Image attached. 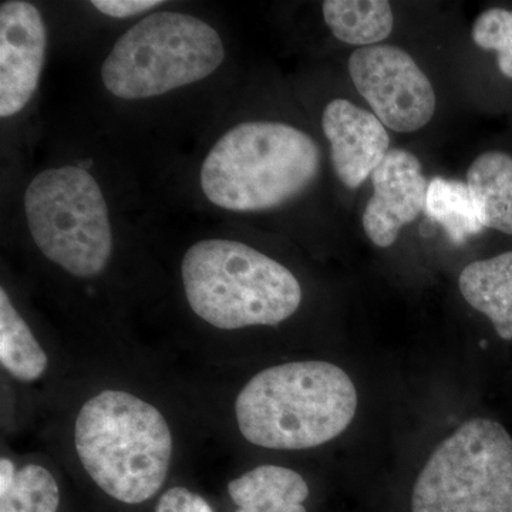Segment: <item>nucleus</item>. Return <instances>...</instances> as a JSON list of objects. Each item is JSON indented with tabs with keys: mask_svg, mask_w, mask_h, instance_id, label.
Wrapping results in <instances>:
<instances>
[{
	"mask_svg": "<svg viewBox=\"0 0 512 512\" xmlns=\"http://www.w3.org/2000/svg\"><path fill=\"white\" fill-rule=\"evenodd\" d=\"M461 295L493 323L501 339L512 340V251L467 265Z\"/></svg>",
	"mask_w": 512,
	"mask_h": 512,
	"instance_id": "obj_13",
	"label": "nucleus"
},
{
	"mask_svg": "<svg viewBox=\"0 0 512 512\" xmlns=\"http://www.w3.org/2000/svg\"><path fill=\"white\" fill-rule=\"evenodd\" d=\"M426 214L446 229L451 241L461 244L483 231L467 183L436 177L427 188Z\"/></svg>",
	"mask_w": 512,
	"mask_h": 512,
	"instance_id": "obj_17",
	"label": "nucleus"
},
{
	"mask_svg": "<svg viewBox=\"0 0 512 512\" xmlns=\"http://www.w3.org/2000/svg\"><path fill=\"white\" fill-rule=\"evenodd\" d=\"M30 237L47 261L77 279L97 278L113 255L109 207L92 173L47 168L25 191Z\"/></svg>",
	"mask_w": 512,
	"mask_h": 512,
	"instance_id": "obj_6",
	"label": "nucleus"
},
{
	"mask_svg": "<svg viewBox=\"0 0 512 512\" xmlns=\"http://www.w3.org/2000/svg\"><path fill=\"white\" fill-rule=\"evenodd\" d=\"M154 512H214V510L200 494L188 490L183 485H175L164 491Z\"/></svg>",
	"mask_w": 512,
	"mask_h": 512,
	"instance_id": "obj_20",
	"label": "nucleus"
},
{
	"mask_svg": "<svg viewBox=\"0 0 512 512\" xmlns=\"http://www.w3.org/2000/svg\"><path fill=\"white\" fill-rule=\"evenodd\" d=\"M412 512H512V437L473 419L436 448L413 488Z\"/></svg>",
	"mask_w": 512,
	"mask_h": 512,
	"instance_id": "obj_7",
	"label": "nucleus"
},
{
	"mask_svg": "<svg viewBox=\"0 0 512 512\" xmlns=\"http://www.w3.org/2000/svg\"><path fill=\"white\" fill-rule=\"evenodd\" d=\"M237 512H306L309 487L298 471L262 464L228 484Z\"/></svg>",
	"mask_w": 512,
	"mask_h": 512,
	"instance_id": "obj_12",
	"label": "nucleus"
},
{
	"mask_svg": "<svg viewBox=\"0 0 512 512\" xmlns=\"http://www.w3.org/2000/svg\"><path fill=\"white\" fill-rule=\"evenodd\" d=\"M471 35L481 49L497 52L501 73L512 79V10H485L474 22Z\"/></svg>",
	"mask_w": 512,
	"mask_h": 512,
	"instance_id": "obj_19",
	"label": "nucleus"
},
{
	"mask_svg": "<svg viewBox=\"0 0 512 512\" xmlns=\"http://www.w3.org/2000/svg\"><path fill=\"white\" fill-rule=\"evenodd\" d=\"M467 185L484 228L512 235V157L503 151L478 156L467 171Z\"/></svg>",
	"mask_w": 512,
	"mask_h": 512,
	"instance_id": "obj_14",
	"label": "nucleus"
},
{
	"mask_svg": "<svg viewBox=\"0 0 512 512\" xmlns=\"http://www.w3.org/2000/svg\"><path fill=\"white\" fill-rule=\"evenodd\" d=\"M0 365L16 382H40L50 369V357L29 323L0 288Z\"/></svg>",
	"mask_w": 512,
	"mask_h": 512,
	"instance_id": "obj_15",
	"label": "nucleus"
},
{
	"mask_svg": "<svg viewBox=\"0 0 512 512\" xmlns=\"http://www.w3.org/2000/svg\"><path fill=\"white\" fill-rule=\"evenodd\" d=\"M181 282L192 313L225 332L279 325L302 303V286L286 266L231 239H202L188 248Z\"/></svg>",
	"mask_w": 512,
	"mask_h": 512,
	"instance_id": "obj_4",
	"label": "nucleus"
},
{
	"mask_svg": "<svg viewBox=\"0 0 512 512\" xmlns=\"http://www.w3.org/2000/svg\"><path fill=\"white\" fill-rule=\"evenodd\" d=\"M320 163V148L305 131L279 121H245L205 157L201 190L222 210H274L315 183Z\"/></svg>",
	"mask_w": 512,
	"mask_h": 512,
	"instance_id": "obj_3",
	"label": "nucleus"
},
{
	"mask_svg": "<svg viewBox=\"0 0 512 512\" xmlns=\"http://www.w3.org/2000/svg\"><path fill=\"white\" fill-rule=\"evenodd\" d=\"M323 133L330 143L333 170L345 187L359 188L390 151V137L372 111L336 99L325 107Z\"/></svg>",
	"mask_w": 512,
	"mask_h": 512,
	"instance_id": "obj_11",
	"label": "nucleus"
},
{
	"mask_svg": "<svg viewBox=\"0 0 512 512\" xmlns=\"http://www.w3.org/2000/svg\"><path fill=\"white\" fill-rule=\"evenodd\" d=\"M322 10L333 36L360 49L379 45L393 30V9L386 0H326Z\"/></svg>",
	"mask_w": 512,
	"mask_h": 512,
	"instance_id": "obj_16",
	"label": "nucleus"
},
{
	"mask_svg": "<svg viewBox=\"0 0 512 512\" xmlns=\"http://www.w3.org/2000/svg\"><path fill=\"white\" fill-rule=\"evenodd\" d=\"M72 444L86 476L111 500L147 503L170 476L175 436L156 403L120 387L87 397L74 416Z\"/></svg>",
	"mask_w": 512,
	"mask_h": 512,
	"instance_id": "obj_1",
	"label": "nucleus"
},
{
	"mask_svg": "<svg viewBox=\"0 0 512 512\" xmlns=\"http://www.w3.org/2000/svg\"><path fill=\"white\" fill-rule=\"evenodd\" d=\"M62 493L55 474L45 464L25 463L15 481L0 494V512H57Z\"/></svg>",
	"mask_w": 512,
	"mask_h": 512,
	"instance_id": "obj_18",
	"label": "nucleus"
},
{
	"mask_svg": "<svg viewBox=\"0 0 512 512\" xmlns=\"http://www.w3.org/2000/svg\"><path fill=\"white\" fill-rule=\"evenodd\" d=\"M47 50V29L33 3L0 6V117L16 116L35 96Z\"/></svg>",
	"mask_w": 512,
	"mask_h": 512,
	"instance_id": "obj_9",
	"label": "nucleus"
},
{
	"mask_svg": "<svg viewBox=\"0 0 512 512\" xmlns=\"http://www.w3.org/2000/svg\"><path fill=\"white\" fill-rule=\"evenodd\" d=\"M373 195L363 212L367 238L380 248L392 247L400 231L426 210L427 178L419 158L402 150H390L372 174Z\"/></svg>",
	"mask_w": 512,
	"mask_h": 512,
	"instance_id": "obj_10",
	"label": "nucleus"
},
{
	"mask_svg": "<svg viewBox=\"0 0 512 512\" xmlns=\"http://www.w3.org/2000/svg\"><path fill=\"white\" fill-rule=\"evenodd\" d=\"M94 8L110 18L127 19L164 5L161 0H94Z\"/></svg>",
	"mask_w": 512,
	"mask_h": 512,
	"instance_id": "obj_21",
	"label": "nucleus"
},
{
	"mask_svg": "<svg viewBox=\"0 0 512 512\" xmlns=\"http://www.w3.org/2000/svg\"><path fill=\"white\" fill-rule=\"evenodd\" d=\"M16 471H18V464L9 457L3 456L0 460V494H5L12 487Z\"/></svg>",
	"mask_w": 512,
	"mask_h": 512,
	"instance_id": "obj_22",
	"label": "nucleus"
},
{
	"mask_svg": "<svg viewBox=\"0 0 512 512\" xmlns=\"http://www.w3.org/2000/svg\"><path fill=\"white\" fill-rule=\"evenodd\" d=\"M357 92L383 126L413 133L430 123L437 99L429 77L409 53L396 46L362 47L349 59Z\"/></svg>",
	"mask_w": 512,
	"mask_h": 512,
	"instance_id": "obj_8",
	"label": "nucleus"
},
{
	"mask_svg": "<svg viewBox=\"0 0 512 512\" xmlns=\"http://www.w3.org/2000/svg\"><path fill=\"white\" fill-rule=\"evenodd\" d=\"M224 59L220 33L207 22L158 12L117 40L101 66V82L117 99H151L202 82Z\"/></svg>",
	"mask_w": 512,
	"mask_h": 512,
	"instance_id": "obj_5",
	"label": "nucleus"
},
{
	"mask_svg": "<svg viewBox=\"0 0 512 512\" xmlns=\"http://www.w3.org/2000/svg\"><path fill=\"white\" fill-rule=\"evenodd\" d=\"M357 409L355 384L325 360L268 367L242 386L234 403L244 440L266 450H308L336 439Z\"/></svg>",
	"mask_w": 512,
	"mask_h": 512,
	"instance_id": "obj_2",
	"label": "nucleus"
}]
</instances>
